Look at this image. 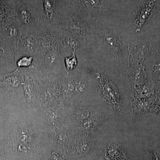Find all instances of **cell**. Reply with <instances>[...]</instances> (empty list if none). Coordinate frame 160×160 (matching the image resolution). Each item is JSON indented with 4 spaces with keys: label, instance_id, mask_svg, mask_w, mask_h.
<instances>
[{
    "label": "cell",
    "instance_id": "1",
    "mask_svg": "<svg viewBox=\"0 0 160 160\" xmlns=\"http://www.w3.org/2000/svg\"><path fill=\"white\" fill-rule=\"evenodd\" d=\"M153 3H154L153 1L150 2L146 6V8H144L142 11L141 12V14L140 15L139 23V24H142L145 22V19L148 15L149 14V12L151 10L153 6Z\"/></svg>",
    "mask_w": 160,
    "mask_h": 160
},
{
    "label": "cell",
    "instance_id": "2",
    "mask_svg": "<svg viewBox=\"0 0 160 160\" xmlns=\"http://www.w3.org/2000/svg\"><path fill=\"white\" fill-rule=\"evenodd\" d=\"M66 63L67 68L69 69H72L77 65V61L75 55L72 57L67 58L66 60Z\"/></svg>",
    "mask_w": 160,
    "mask_h": 160
},
{
    "label": "cell",
    "instance_id": "3",
    "mask_svg": "<svg viewBox=\"0 0 160 160\" xmlns=\"http://www.w3.org/2000/svg\"><path fill=\"white\" fill-rule=\"evenodd\" d=\"M44 7L47 15L51 17L52 14V10L51 3L49 0H45L44 2Z\"/></svg>",
    "mask_w": 160,
    "mask_h": 160
},
{
    "label": "cell",
    "instance_id": "4",
    "mask_svg": "<svg viewBox=\"0 0 160 160\" xmlns=\"http://www.w3.org/2000/svg\"><path fill=\"white\" fill-rule=\"evenodd\" d=\"M31 62V58H24L18 62L19 66H27L30 65Z\"/></svg>",
    "mask_w": 160,
    "mask_h": 160
},
{
    "label": "cell",
    "instance_id": "5",
    "mask_svg": "<svg viewBox=\"0 0 160 160\" xmlns=\"http://www.w3.org/2000/svg\"><path fill=\"white\" fill-rule=\"evenodd\" d=\"M151 154L152 155V160H160V157L154 151H152Z\"/></svg>",
    "mask_w": 160,
    "mask_h": 160
},
{
    "label": "cell",
    "instance_id": "6",
    "mask_svg": "<svg viewBox=\"0 0 160 160\" xmlns=\"http://www.w3.org/2000/svg\"><path fill=\"white\" fill-rule=\"evenodd\" d=\"M3 50L2 49H0V52H2Z\"/></svg>",
    "mask_w": 160,
    "mask_h": 160
}]
</instances>
